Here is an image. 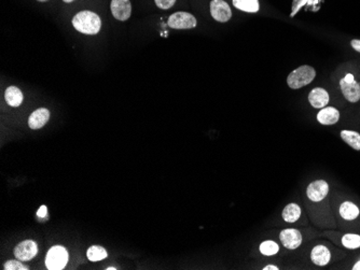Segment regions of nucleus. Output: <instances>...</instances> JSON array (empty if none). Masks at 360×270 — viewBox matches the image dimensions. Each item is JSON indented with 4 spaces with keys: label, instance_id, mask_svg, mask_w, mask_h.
<instances>
[{
    "label": "nucleus",
    "instance_id": "obj_1",
    "mask_svg": "<svg viewBox=\"0 0 360 270\" xmlns=\"http://www.w3.org/2000/svg\"><path fill=\"white\" fill-rule=\"evenodd\" d=\"M73 25L76 31L85 35H96L101 31L102 21L100 16L92 11H81L73 18Z\"/></svg>",
    "mask_w": 360,
    "mask_h": 270
},
{
    "label": "nucleus",
    "instance_id": "obj_2",
    "mask_svg": "<svg viewBox=\"0 0 360 270\" xmlns=\"http://www.w3.org/2000/svg\"><path fill=\"white\" fill-rule=\"evenodd\" d=\"M316 76V71L313 67L304 65L291 72L287 78V84L290 89L298 90L312 83Z\"/></svg>",
    "mask_w": 360,
    "mask_h": 270
},
{
    "label": "nucleus",
    "instance_id": "obj_3",
    "mask_svg": "<svg viewBox=\"0 0 360 270\" xmlns=\"http://www.w3.org/2000/svg\"><path fill=\"white\" fill-rule=\"evenodd\" d=\"M68 262V252L64 247L55 246L50 249L45 258V265L50 270H61Z\"/></svg>",
    "mask_w": 360,
    "mask_h": 270
},
{
    "label": "nucleus",
    "instance_id": "obj_4",
    "mask_svg": "<svg viewBox=\"0 0 360 270\" xmlns=\"http://www.w3.org/2000/svg\"><path fill=\"white\" fill-rule=\"evenodd\" d=\"M340 88L345 99L349 102H358L360 100V84L354 79L352 73H347L340 81Z\"/></svg>",
    "mask_w": 360,
    "mask_h": 270
},
{
    "label": "nucleus",
    "instance_id": "obj_5",
    "mask_svg": "<svg viewBox=\"0 0 360 270\" xmlns=\"http://www.w3.org/2000/svg\"><path fill=\"white\" fill-rule=\"evenodd\" d=\"M169 26L174 30H191L197 27V18L188 12H176L169 17Z\"/></svg>",
    "mask_w": 360,
    "mask_h": 270
},
{
    "label": "nucleus",
    "instance_id": "obj_6",
    "mask_svg": "<svg viewBox=\"0 0 360 270\" xmlns=\"http://www.w3.org/2000/svg\"><path fill=\"white\" fill-rule=\"evenodd\" d=\"M329 194V184L325 180H316L309 183L306 195L308 199L313 202H320L327 198Z\"/></svg>",
    "mask_w": 360,
    "mask_h": 270
},
{
    "label": "nucleus",
    "instance_id": "obj_7",
    "mask_svg": "<svg viewBox=\"0 0 360 270\" xmlns=\"http://www.w3.org/2000/svg\"><path fill=\"white\" fill-rule=\"evenodd\" d=\"M210 14L217 22L220 23H226L232 17L231 8L223 0H211Z\"/></svg>",
    "mask_w": 360,
    "mask_h": 270
},
{
    "label": "nucleus",
    "instance_id": "obj_8",
    "mask_svg": "<svg viewBox=\"0 0 360 270\" xmlns=\"http://www.w3.org/2000/svg\"><path fill=\"white\" fill-rule=\"evenodd\" d=\"M111 13L118 21H128L132 14V5L130 0H111Z\"/></svg>",
    "mask_w": 360,
    "mask_h": 270
},
{
    "label": "nucleus",
    "instance_id": "obj_9",
    "mask_svg": "<svg viewBox=\"0 0 360 270\" xmlns=\"http://www.w3.org/2000/svg\"><path fill=\"white\" fill-rule=\"evenodd\" d=\"M279 239L283 246L289 250H296L302 244V235L295 228H287L280 231Z\"/></svg>",
    "mask_w": 360,
    "mask_h": 270
},
{
    "label": "nucleus",
    "instance_id": "obj_10",
    "mask_svg": "<svg viewBox=\"0 0 360 270\" xmlns=\"http://www.w3.org/2000/svg\"><path fill=\"white\" fill-rule=\"evenodd\" d=\"M38 253L37 244L33 240H26L19 244L14 249V255L17 259L29 260L33 259Z\"/></svg>",
    "mask_w": 360,
    "mask_h": 270
},
{
    "label": "nucleus",
    "instance_id": "obj_11",
    "mask_svg": "<svg viewBox=\"0 0 360 270\" xmlns=\"http://www.w3.org/2000/svg\"><path fill=\"white\" fill-rule=\"evenodd\" d=\"M332 259L331 251H330L326 246L318 245L313 248L312 252H310V260L316 266H327Z\"/></svg>",
    "mask_w": 360,
    "mask_h": 270
},
{
    "label": "nucleus",
    "instance_id": "obj_12",
    "mask_svg": "<svg viewBox=\"0 0 360 270\" xmlns=\"http://www.w3.org/2000/svg\"><path fill=\"white\" fill-rule=\"evenodd\" d=\"M329 94L325 89L316 88L308 94V101L313 108L323 109L329 103Z\"/></svg>",
    "mask_w": 360,
    "mask_h": 270
},
{
    "label": "nucleus",
    "instance_id": "obj_13",
    "mask_svg": "<svg viewBox=\"0 0 360 270\" xmlns=\"http://www.w3.org/2000/svg\"><path fill=\"white\" fill-rule=\"evenodd\" d=\"M50 119V111L45 108H40L34 111L28 119V125L32 129H39L43 127Z\"/></svg>",
    "mask_w": 360,
    "mask_h": 270
},
{
    "label": "nucleus",
    "instance_id": "obj_14",
    "mask_svg": "<svg viewBox=\"0 0 360 270\" xmlns=\"http://www.w3.org/2000/svg\"><path fill=\"white\" fill-rule=\"evenodd\" d=\"M339 214L343 220L352 222L359 218L360 215V209L357 205H355L353 201H343L341 206L339 208Z\"/></svg>",
    "mask_w": 360,
    "mask_h": 270
},
{
    "label": "nucleus",
    "instance_id": "obj_15",
    "mask_svg": "<svg viewBox=\"0 0 360 270\" xmlns=\"http://www.w3.org/2000/svg\"><path fill=\"white\" fill-rule=\"evenodd\" d=\"M340 120V112L333 107H325L317 114V121L323 125H334Z\"/></svg>",
    "mask_w": 360,
    "mask_h": 270
},
{
    "label": "nucleus",
    "instance_id": "obj_16",
    "mask_svg": "<svg viewBox=\"0 0 360 270\" xmlns=\"http://www.w3.org/2000/svg\"><path fill=\"white\" fill-rule=\"evenodd\" d=\"M5 99L7 103L11 107H18L23 102L24 96L18 88L15 86H10L5 92Z\"/></svg>",
    "mask_w": 360,
    "mask_h": 270
},
{
    "label": "nucleus",
    "instance_id": "obj_17",
    "mask_svg": "<svg viewBox=\"0 0 360 270\" xmlns=\"http://www.w3.org/2000/svg\"><path fill=\"white\" fill-rule=\"evenodd\" d=\"M341 139L347 143L349 147L356 151H360V133L354 130H342L341 133Z\"/></svg>",
    "mask_w": 360,
    "mask_h": 270
},
{
    "label": "nucleus",
    "instance_id": "obj_18",
    "mask_svg": "<svg viewBox=\"0 0 360 270\" xmlns=\"http://www.w3.org/2000/svg\"><path fill=\"white\" fill-rule=\"evenodd\" d=\"M284 221H286L287 223H295L297 222L300 217H301V208L297 204H289L285 207L283 210V213H281Z\"/></svg>",
    "mask_w": 360,
    "mask_h": 270
},
{
    "label": "nucleus",
    "instance_id": "obj_19",
    "mask_svg": "<svg viewBox=\"0 0 360 270\" xmlns=\"http://www.w3.org/2000/svg\"><path fill=\"white\" fill-rule=\"evenodd\" d=\"M233 6L244 12L255 13L259 11L258 0H233Z\"/></svg>",
    "mask_w": 360,
    "mask_h": 270
},
{
    "label": "nucleus",
    "instance_id": "obj_20",
    "mask_svg": "<svg viewBox=\"0 0 360 270\" xmlns=\"http://www.w3.org/2000/svg\"><path fill=\"white\" fill-rule=\"evenodd\" d=\"M341 244L348 250H356L360 248V235L345 234L341 238Z\"/></svg>",
    "mask_w": 360,
    "mask_h": 270
},
{
    "label": "nucleus",
    "instance_id": "obj_21",
    "mask_svg": "<svg viewBox=\"0 0 360 270\" xmlns=\"http://www.w3.org/2000/svg\"><path fill=\"white\" fill-rule=\"evenodd\" d=\"M107 257V251L100 246H93L87 250V258L91 262H97V260H102Z\"/></svg>",
    "mask_w": 360,
    "mask_h": 270
},
{
    "label": "nucleus",
    "instance_id": "obj_22",
    "mask_svg": "<svg viewBox=\"0 0 360 270\" xmlns=\"http://www.w3.org/2000/svg\"><path fill=\"white\" fill-rule=\"evenodd\" d=\"M259 249H260V252L266 256L275 255L278 253V251H279L278 245L275 242V241H272V240L263 241V242L260 245Z\"/></svg>",
    "mask_w": 360,
    "mask_h": 270
},
{
    "label": "nucleus",
    "instance_id": "obj_23",
    "mask_svg": "<svg viewBox=\"0 0 360 270\" xmlns=\"http://www.w3.org/2000/svg\"><path fill=\"white\" fill-rule=\"evenodd\" d=\"M6 270H27L28 267L22 264L19 260H9L5 264Z\"/></svg>",
    "mask_w": 360,
    "mask_h": 270
},
{
    "label": "nucleus",
    "instance_id": "obj_24",
    "mask_svg": "<svg viewBox=\"0 0 360 270\" xmlns=\"http://www.w3.org/2000/svg\"><path fill=\"white\" fill-rule=\"evenodd\" d=\"M154 3L162 10H167V9H171L175 5L176 0H154Z\"/></svg>",
    "mask_w": 360,
    "mask_h": 270
},
{
    "label": "nucleus",
    "instance_id": "obj_25",
    "mask_svg": "<svg viewBox=\"0 0 360 270\" xmlns=\"http://www.w3.org/2000/svg\"><path fill=\"white\" fill-rule=\"evenodd\" d=\"M46 213H47L46 207H45V206H41L40 208L38 209V211H37V217H39V218H44V217L46 215Z\"/></svg>",
    "mask_w": 360,
    "mask_h": 270
},
{
    "label": "nucleus",
    "instance_id": "obj_26",
    "mask_svg": "<svg viewBox=\"0 0 360 270\" xmlns=\"http://www.w3.org/2000/svg\"><path fill=\"white\" fill-rule=\"evenodd\" d=\"M351 45L353 49L355 51H357L358 53H360V40H357V39H354L351 41Z\"/></svg>",
    "mask_w": 360,
    "mask_h": 270
},
{
    "label": "nucleus",
    "instance_id": "obj_27",
    "mask_svg": "<svg viewBox=\"0 0 360 270\" xmlns=\"http://www.w3.org/2000/svg\"><path fill=\"white\" fill-rule=\"evenodd\" d=\"M265 270H278V267L275 265H268L263 268Z\"/></svg>",
    "mask_w": 360,
    "mask_h": 270
},
{
    "label": "nucleus",
    "instance_id": "obj_28",
    "mask_svg": "<svg viewBox=\"0 0 360 270\" xmlns=\"http://www.w3.org/2000/svg\"><path fill=\"white\" fill-rule=\"evenodd\" d=\"M352 269L353 270H360V260H358V262L353 266Z\"/></svg>",
    "mask_w": 360,
    "mask_h": 270
},
{
    "label": "nucleus",
    "instance_id": "obj_29",
    "mask_svg": "<svg viewBox=\"0 0 360 270\" xmlns=\"http://www.w3.org/2000/svg\"><path fill=\"white\" fill-rule=\"evenodd\" d=\"M63 2H64V3H66V4H69V3H73L74 0H63Z\"/></svg>",
    "mask_w": 360,
    "mask_h": 270
},
{
    "label": "nucleus",
    "instance_id": "obj_30",
    "mask_svg": "<svg viewBox=\"0 0 360 270\" xmlns=\"http://www.w3.org/2000/svg\"><path fill=\"white\" fill-rule=\"evenodd\" d=\"M107 269H108V270H115L116 268H114V267H109V268H107Z\"/></svg>",
    "mask_w": 360,
    "mask_h": 270
},
{
    "label": "nucleus",
    "instance_id": "obj_31",
    "mask_svg": "<svg viewBox=\"0 0 360 270\" xmlns=\"http://www.w3.org/2000/svg\"><path fill=\"white\" fill-rule=\"evenodd\" d=\"M38 2H41V3H44V2H47V0H38Z\"/></svg>",
    "mask_w": 360,
    "mask_h": 270
}]
</instances>
